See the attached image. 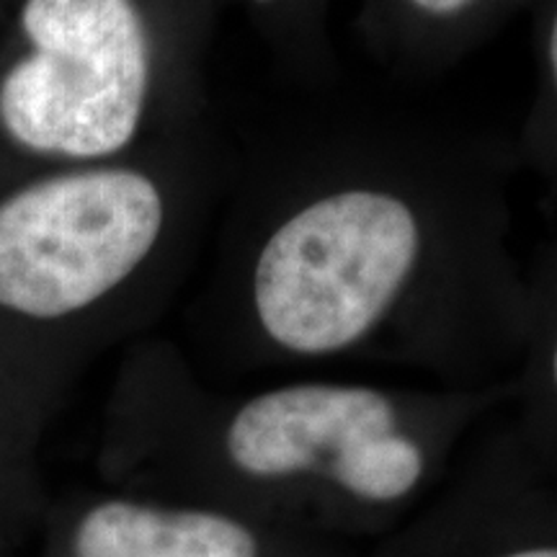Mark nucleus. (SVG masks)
Segmentation results:
<instances>
[{"label": "nucleus", "instance_id": "f257e3e1", "mask_svg": "<svg viewBox=\"0 0 557 557\" xmlns=\"http://www.w3.org/2000/svg\"><path fill=\"white\" fill-rule=\"evenodd\" d=\"M483 137L348 122L271 150L240 181L212 282L243 369L377 364L434 385H500L529 302L506 250Z\"/></svg>", "mask_w": 557, "mask_h": 557}, {"label": "nucleus", "instance_id": "f03ea898", "mask_svg": "<svg viewBox=\"0 0 557 557\" xmlns=\"http://www.w3.org/2000/svg\"><path fill=\"white\" fill-rule=\"evenodd\" d=\"M508 382L382 385L302 377L218 389L165 338H137L111 380L96 449L107 487L329 540L385 537L426 500Z\"/></svg>", "mask_w": 557, "mask_h": 557}, {"label": "nucleus", "instance_id": "7ed1b4c3", "mask_svg": "<svg viewBox=\"0 0 557 557\" xmlns=\"http://www.w3.org/2000/svg\"><path fill=\"white\" fill-rule=\"evenodd\" d=\"M225 169L209 124L109 163H0V377L52 418L96 359L143 338Z\"/></svg>", "mask_w": 557, "mask_h": 557}, {"label": "nucleus", "instance_id": "20e7f679", "mask_svg": "<svg viewBox=\"0 0 557 557\" xmlns=\"http://www.w3.org/2000/svg\"><path fill=\"white\" fill-rule=\"evenodd\" d=\"M205 124L197 50L143 0L16 5L0 37V163H109Z\"/></svg>", "mask_w": 557, "mask_h": 557}, {"label": "nucleus", "instance_id": "39448f33", "mask_svg": "<svg viewBox=\"0 0 557 557\" xmlns=\"http://www.w3.org/2000/svg\"><path fill=\"white\" fill-rule=\"evenodd\" d=\"M517 431L470 438L431 496L357 557H557V493Z\"/></svg>", "mask_w": 557, "mask_h": 557}, {"label": "nucleus", "instance_id": "423d86ee", "mask_svg": "<svg viewBox=\"0 0 557 557\" xmlns=\"http://www.w3.org/2000/svg\"><path fill=\"white\" fill-rule=\"evenodd\" d=\"M39 534V557H357L338 542L107 485L50 504Z\"/></svg>", "mask_w": 557, "mask_h": 557}, {"label": "nucleus", "instance_id": "0eeeda50", "mask_svg": "<svg viewBox=\"0 0 557 557\" xmlns=\"http://www.w3.org/2000/svg\"><path fill=\"white\" fill-rule=\"evenodd\" d=\"M47 418L0 377V547H16L41 532L50 496L41 475Z\"/></svg>", "mask_w": 557, "mask_h": 557}, {"label": "nucleus", "instance_id": "6e6552de", "mask_svg": "<svg viewBox=\"0 0 557 557\" xmlns=\"http://www.w3.org/2000/svg\"><path fill=\"white\" fill-rule=\"evenodd\" d=\"M524 346H532V357L521 382L524 426L517 434L542 468H557V318L527 323Z\"/></svg>", "mask_w": 557, "mask_h": 557}, {"label": "nucleus", "instance_id": "1a4fd4ad", "mask_svg": "<svg viewBox=\"0 0 557 557\" xmlns=\"http://www.w3.org/2000/svg\"><path fill=\"white\" fill-rule=\"evenodd\" d=\"M400 5L416 21L431 26L416 62L438 65L442 60H447V39H459V24L470 13L480 11L483 0H400Z\"/></svg>", "mask_w": 557, "mask_h": 557}, {"label": "nucleus", "instance_id": "9d476101", "mask_svg": "<svg viewBox=\"0 0 557 557\" xmlns=\"http://www.w3.org/2000/svg\"><path fill=\"white\" fill-rule=\"evenodd\" d=\"M545 58H547V83H549V94H553V99L557 101V11H555L553 24H549V32H547Z\"/></svg>", "mask_w": 557, "mask_h": 557}, {"label": "nucleus", "instance_id": "9b49d317", "mask_svg": "<svg viewBox=\"0 0 557 557\" xmlns=\"http://www.w3.org/2000/svg\"><path fill=\"white\" fill-rule=\"evenodd\" d=\"M250 3H253L256 9H276V5L284 3V0H250Z\"/></svg>", "mask_w": 557, "mask_h": 557}]
</instances>
